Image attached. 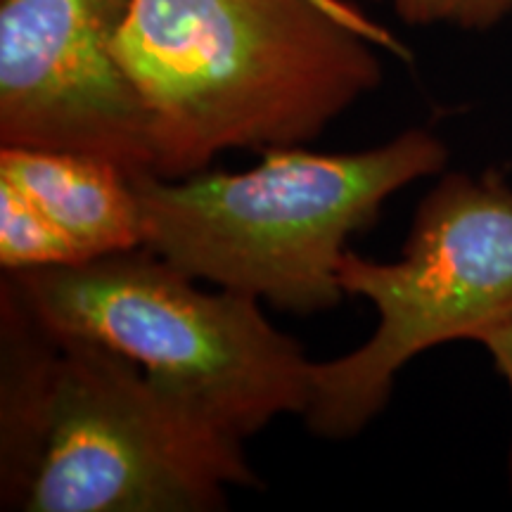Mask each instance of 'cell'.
I'll use <instances>...</instances> for the list:
<instances>
[{"instance_id":"cell-4","label":"cell","mask_w":512,"mask_h":512,"mask_svg":"<svg viewBox=\"0 0 512 512\" xmlns=\"http://www.w3.org/2000/svg\"><path fill=\"white\" fill-rule=\"evenodd\" d=\"M3 280L48 328L131 358L166 399L242 444L309 406L313 361L259 299L202 290L152 249L3 271Z\"/></svg>"},{"instance_id":"cell-9","label":"cell","mask_w":512,"mask_h":512,"mask_svg":"<svg viewBox=\"0 0 512 512\" xmlns=\"http://www.w3.org/2000/svg\"><path fill=\"white\" fill-rule=\"evenodd\" d=\"M411 27H453L489 31L512 15V0H389Z\"/></svg>"},{"instance_id":"cell-8","label":"cell","mask_w":512,"mask_h":512,"mask_svg":"<svg viewBox=\"0 0 512 512\" xmlns=\"http://www.w3.org/2000/svg\"><path fill=\"white\" fill-rule=\"evenodd\" d=\"M88 261L64 230L17 190L0 181V266L8 273Z\"/></svg>"},{"instance_id":"cell-7","label":"cell","mask_w":512,"mask_h":512,"mask_svg":"<svg viewBox=\"0 0 512 512\" xmlns=\"http://www.w3.org/2000/svg\"><path fill=\"white\" fill-rule=\"evenodd\" d=\"M0 181L22 190L88 259L143 247L133 176L119 164L55 147H0Z\"/></svg>"},{"instance_id":"cell-3","label":"cell","mask_w":512,"mask_h":512,"mask_svg":"<svg viewBox=\"0 0 512 512\" xmlns=\"http://www.w3.org/2000/svg\"><path fill=\"white\" fill-rule=\"evenodd\" d=\"M448 147L408 128L361 152L268 147L254 169L183 178L133 176L143 247L195 280L313 316L344 290L337 264L347 240L373 226L387 200L444 174Z\"/></svg>"},{"instance_id":"cell-5","label":"cell","mask_w":512,"mask_h":512,"mask_svg":"<svg viewBox=\"0 0 512 512\" xmlns=\"http://www.w3.org/2000/svg\"><path fill=\"white\" fill-rule=\"evenodd\" d=\"M339 285L375 306L366 344L313 363L302 418L323 439H351L384 411L413 358L477 342L512 320V183L501 171L444 174L415 209L401 259L344 252Z\"/></svg>"},{"instance_id":"cell-1","label":"cell","mask_w":512,"mask_h":512,"mask_svg":"<svg viewBox=\"0 0 512 512\" xmlns=\"http://www.w3.org/2000/svg\"><path fill=\"white\" fill-rule=\"evenodd\" d=\"M245 444L93 339L41 323L0 278V508L209 512L259 486Z\"/></svg>"},{"instance_id":"cell-6","label":"cell","mask_w":512,"mask_h":512,"mask_svg":"<svg viewBox=\"0 0 512 512\" xmlns=\"http://www.w3.org/2000/svg\"><path fill=\"white\" fill-rule=\"evenodd\" d=\"M131 0H0V147L152 174L150 121L117 57Z\"/></svg>"},{"instance_id":"cell-10","label":"cell","mask_w":512,"mask_h":512,"mask_svg":"<svg viewBox=\"0 0 512 512\" xmlns=\"http://www.w3.org/2000/svg\"><path fill=\"white\" fill-rule=\"evenodd\" d=\"M479 344L489 351L491 361L505 382L510 387V396H512V320L503 323L501 328L486 332V335L479 339ZM508 479H510V489H512V441H510V453H508Z\"/></svg>"},{"instance_id":"cell-2","label":"cell","mask_w":512,"mask_h":512,"mask_svg":"<svg viewBox=\"0 0 512 512\" xmlns=\"http://www.w3.org/2000/svg\"><path fill=\"white\" fill-rule=\"evenodd\" d=\"M387 41L339 0H131L117 57L150 121L152 174L306 145L382 83Z\"/></svg>"}]
</instances>
